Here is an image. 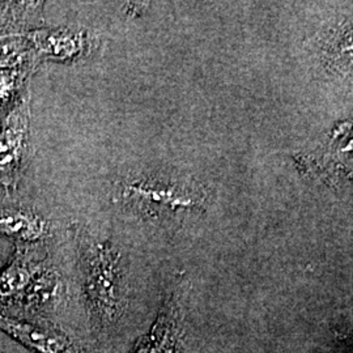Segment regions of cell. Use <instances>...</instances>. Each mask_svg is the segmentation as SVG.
Instances as JSON below:
<instances>
[{"label":"cell","instance_id":"6da1fadb","mask_svg":"<svg viewBox=\"0 0 353 353\" xmlns=\"http://www.w3.org/2000/svg\"><path fill=\"white\" fill-rule=\"evenodd\" d=\"M121 198L134 211L148 219H174L201 214L207 192L194 181L179 176L147 174L122 185Z\"/></svg>","mask_w":353,"mask_h":353},{"label":"cell","instance_id":"7a4b0ae2","mask_svg":"<svg viewBox=\"0 0 353 353\" xmlns=\"http://www.w3.org/2000/svg\"><path fill=\"white\" fill-rule=\"evenodd\" d=\"M85 292L100 327L114 326L126 307V270L119 252L109 243H92L85 252Z\"/></svg>","mask_w":353,"mask_h":353},{"label":"cell","instance_id":"3957f363","mask_svg":"<svg viewBox=\"0 0 353 353\" xmlns=\"http://www.w3.org/2000/svg\"><path fill=\"white\" fill-rule=\"evenodd\" d=\"M188 290L183 280H178L166 292L164 301L148 334L141 336L132 353H181Z\"/></svg>","mask_w":353,"mask_h":353},{"label":"cell","instance_id":"277c9868","mask_svg":"<svg viewBox=\"0 0 353 353\" xmlns=\"http://www.w3.org/2000/svg\"><path fill=\"white\" fill-rule=\"evenodd\" d=\"M0 330L37 353H88L58 328L0 313Z\"/></svg>","mask_w":353,"mask_h":353},{"label":"cell","instance_id":"5b68a950","mask_svg":"<svg viewBox=\"0 0 353 353\" xmlns=\"http://www.w3.org/2000/svg\"><path fill=\"white\" fill-rule=\"evenodd\" d=\"M316 54L322 70L334 76H351L352 67V21L344 17L322 30Z\"/></svg>","mask_w":353,"mask_h":353},{"label":"cell","instance_id":"8992f818","mask_svg":"<svg viewBox=\"0 0 353 353\" xmlns=\"http://www.w3.org/2000/svg\"><path fill=\"white\" fill-rule=\"evenodd\" d=\"M28 126L26 103L14 109L0 126V185L11 186L16 179Z\"/></svg>","mask_w":353,"mask_h":353},{"label":"cell","instance_id":"52a82bcc","mask_svg":"<svg viewBox=\"0 0 353 353\" xmlns=\"http://www.w3.org/2000/svg\"><path fill=\"white\" fill-rule=\"evenodd\" d=\"M38 265L26 254L19 255L11 265L0 274V305L11 303L26 292L37 276Z\"/></svg>","mask_w":353,"mask_h":353},{"label":"cell","instance_id":"ba28073f","mask_svg":"<svg viewBox=\"0 0 353 353\" xmlns=\"http://www.w3.org/2000/svg\"><path fill=\"white\" fill-rule=\"evenodd\" d=\"M0 232L21 241H37L45 234L46 227L33 214L10 211L0 214Z\"/></svg>","mask_w":353,"mask_h":353},{"label":"cell","instance_id":"9c48e42d","mask_svg":"<svg viewBox=\"0 0 353 353\" xmlns=\"http://www.w3.org/2000/svg\"><path fill=\"white\" fill-rule=\"evenodd\" d=\"M30 46V39L23 34L0 36V67H10L20 61Z\"/></svg>","mask_w":353,"mask_h":353},{"label":"cell","instance_id":"30bf717a","mask_svg":"<svg viewBox=\"0 0 353 353\" xmlns=\"http://www.w3.org/2000/svg\"><path fill=\"white\" fill-rule=\"evenodd\" d=\"M14 87V74L7 70H0V102L6 100Z\"/></svg>","mask_w":353,"mask_h":353}]
</instances>
